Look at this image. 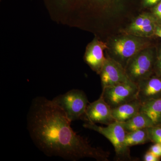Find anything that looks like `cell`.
I'll list each match as a JSON object with an SVG mask.
<instances>
[{"mask_svg": "<svg viewBox=\"0 0 161 161\" xmlns=\"http://www.w3.org/2000/svg\"><path fill=\"white\" fill-rule=\"evenodd\" d=\"M154 35L161 38V26H157L154 31Z\"/></svg>", "mask_w": 161, "mask_h": 161, "instance_id": "obj_23", "label": "cell"}, {"mask_svg": "<svg viewBox=\"0 0 161 161\" xmlns=\"http://www.w3.org/2000/svg\"><path fill=\"white\" fill-rule=\"evenodd\" d=\"M137 99L143 103L161 97V78L150 77L137 84Z\"/></svg>", "mask_w": 161, "mask_h": 161, "instance_id": "obj_12", "label": "cell"}, {"mask_svg": "<svg viewBox=\"0 0 161 161\" xmlns=\"http://www.w3.org/2000/svg\"><path fill=\"white\" fill-rule=\"evenodd\" d=\"M64 111L71 121L82 119L86 111L88 100L83 91L73 89L53 100Z\"/></svg>", "mask_w": 161, "mask_h": 161, "instance_id": "obj_4", "label": "cell"}, {"mask_svg": "<svg viewBox=\"0 0 161 161\" xmlns=\"http://www.w3.org/2000/svg\"><path fill=\"white\" fill-rule=\"evenodd\" d=\"M83 127L96 131L108 139L115 148L116 156L119 158H130L129 147H127L125 144L127 132L123 123L114 121L107 125V126L102 127L96 124L87 122L84 124Z\"/></svg>", "mask_w": 161, "mask_h": 161, "instance_id": "obj_3", "label": "cell"}, {"mask_svg": "<svg viewBox=\"0 0 161 161\" xmlns=\"http://www.w3.org/2000/svg\"><path fill=\"white\" fill-rule=\"evenodd\" d=\"M155 66L157 73L159 76H161V54L158 58Z\"/></svg>", "mask_w": 161, "mask_h": 161, "instance_id": "obj_22", "label": "cell"}, {"mask_svg": "<svg viewBox=\"0 0 161 161\" xmlns=\"http://www.w3.org/2000/svg\"><path fill=\"white\" fill-rule=\"evenodd\" d=\"M65 112L53 100L38 97L32 102L27 116V129L36 146L48 156L77 161L89 158L108 160L109 153L92 147L71 127Z\"/></svg>", "mask_w": 161, "mask_h": 161, "instance_id": "obj_1", "label": "cell"}, {"mask_svg": "<svg viewBox=\"0 0 161 161\" xmlns=\"http://www.w3.org/2000/svg\"><path fill=\"white\" fill-rule=\"evenodd\" d=\"M113 0H43L52 19L69 26L78 25L86 13H95Z\"/></svg>", "mask_w": 161, "mask_h": 161, "instance_id": "obj_2", "label": "cell"}, {"mask_svg": "<svg viewBox=\"0 0 161 161\" xmlns=\"http://www.w3.org/2000/svg\"><path fill=\"white\" fill-rule=\"evenodd\" d=\"M82 119L91 123L106 125L114 121L112 108L101 96L97 100L88 105Z\"/></svg>", "mask_w": 161, "mask_h": 161, "instance_id": "obj_9", "label": "cell"}, {"mask_svg": "<svg viewBox=\"0 0 161 161\" xmlns=\"http://www.w3.org/2000/svg\"><path fill=\"white\" fill-rule=\"evenodd\" d=\"M150 141L147 129H141L127 132L125 138L127 147L146 143Z\"/></svg>", "mask_w": 161, "mask_h": 161, "instance_id": "obj_16", "label": "cell"}, {"mask_svg": "<svg viewBox=\"0 0 161 161\" xmlns=\"http://www.w3.org/2000/svg\"><path fill=\"white\" fill-rule=\"evenodd\" d=\"M145 161H158L160 160V158L155 155L149 150L145 154L144 156Z\"/></svg>", "mask_w": 161, "mask_h": 161, "instance_id": "obj_19", "label": "cell"}, {"mask_svg": "<svg viewBox=\"0 0 161 161\" xmlns=\"http://www.w3.org/2000/svg\"><path fill=\"white\" fill-rule=\"evenodd\" d=\"M142 105V103L136 99L112 108L113 119L122 123L129 120L140 111Z\"/></svg>", "mask_w": 161, "mask_h": 161, "instance_id": "obj_13", "label": "cell"}, {"mask_svg": "<svg viewBox=\"0 0 161 161\" xmlns=\"http://www.w3.org/2000/svg\"><path fill=\"white\" fill-rule=\"evenodd\" d=\"M137 37L132 35L123 36L115 39L112 43L113 53L118 58V62L124 68L125 64L127 65L132 58L147 46L145 40Z\"/></svg>", "mask_w": 161, "mask_h": 161, "instance_id": "obj_7", "label": "cell"}, {"mask_svg": "<svg viewBox=\"0 0 161 161\" xmlns=\"http://www.w3.org/2000/svg\"><path fill=\"white\" fill-rule=\"evenodd\" d=\"M149 150L159 158L161 157V144L155 143L151 146Z\"/></svg>", "mask_w": 161, "mask_h": 161, "instance_id": "obj_18", "label": "cell"}, {"mask_svg": "<svg viewBox=\"0 0 161 161\" xmlns=\"http://www.w3.org/2000/svg\"><path fill=\"white\" fill-rule=\"evenodd\" d=\"M138 86L132 80L108 87L101 96L112 108L137 99Z\"/></svg>", "mask_w": 161, "mask_h": 161, "instance_id": "obj_5", "label": "cell"}, {"mask_svg": "<svg viewBox=\"0 0 161 161\" xmlns=\"http://www.w3.org/2000/svg\"><path fill=\"white\" fill-rule=\"evenodd\" d=\"M123 125L127 132L148 129L155 126L151 119L147 114L141 111L129 120L123 122Z\"/></svg>", "mask_w": 161, "mask_h": 161, "instance_id": "obj_14", "label": "cell"}, {"mask_svg": "<svg viewBox=\"0 0 161 161\" xmlns=\"http://www.w3.org/2000/svg\"><path fill=\"white\" fill-rule=\"evenodd\" d=\"M150 141L161 144V126L155 125L147 129Z\"/></svg>", "mask_w": 161, "mask_h": 161, "instance_id": "obj_17", "label": "cell"}, {"mask_svg": "<svg viewBox=\"0 0 161 161\" xmlns=\"http://www.w3.org/2000/svg\"><path fill=\"white\" fill-rule=\"evenodd\" d=\"M103 89L131 80L125 68L115 59L108 58L100 74Z\"/></svg>", "mask_w": 161, "mask_h": 161, "instance_id": "obj_8", "label": "cell"}, {"mask_svg": "<svg viewBox=\"0 0 161 161\" xmlns=\"http://www.w3.org/2000/svg\"><path fill=\"white\" fill-rule=\"evenodd\" d=\"M153 59V53L149 49H144L135 55L125 68L130 80L137 85L142 80L150 77Z\"/></svg>", "mask_w": 161, "mask_h": 161, "instance_id": "obj_6", "label": "cell"}, {"mask_svg": "<svg viewBox=\"0 0 161 161\" xmlns=\"http://www.w3.org/2000/svg\"><path fill=\"white\" fill-rule=\"evenodd\" d=\"M108 48L107 43L95 38L87 47L85 61L93 70L100 74L107 58L104 52Z\"/></svg>", "mask_w": 161, "mask_h": 161, "instance_id": "obj_10", "label": "cell"}, {"mask_svg": "<svg viewBox=\"0 0 161 161\" xmlns=\"http://www.w3.org/2000/svg\"><path fill=\"white\" fill-rule=\"evenodd\" d=\"M153 14L156 19L161 20V1L153 7Z\"/></svg>", "mask_w": 161, "mask_h": 161, "instance_id": "obj_20", "label": "cell"}, {"mask_svg": "<svg viewBox=\"0 0 161 161\" xmlns=\"http://www.w3.org/2000/svg\"><path fill=\"white\" fill-rule=\"evenodd\" d=\"M141 112L147 114L155 125H161V97L142 103Z\"/></svg>", "mask_w": 161, "mask_h": 161, "instance_id": "obj_15", "label": "cell"}, {"mask_svg": "<svg viewBox=\"0 0 161 161\" xmlns=\"http://www.w3.org/2000/svg\"><path fill=\"white\" fill-rule=\"evenodd\" d=\"M157 26L156 18L150 14L140 15L130 24L128 31L133 36L141 37H150L154 35Z\"/></svg>", "mask_w": 161, "mask_h": 161, "instance_id": "obj_11", "label": "cell"}, {"mask_svg": "<svg viewBox=\"0 0 161 161\" xmlns=\"http://www.w3.org/2000/svg\"><path fill=\"white\" fill-rule=\"evenodd\" d=\"M161 0H142L143 5L145 7L155 6Z\"/></svg>", "mask_w": 161, "mask_h": 161, "instance_id": "obj_21", "label": "cell"}]
</instances>
